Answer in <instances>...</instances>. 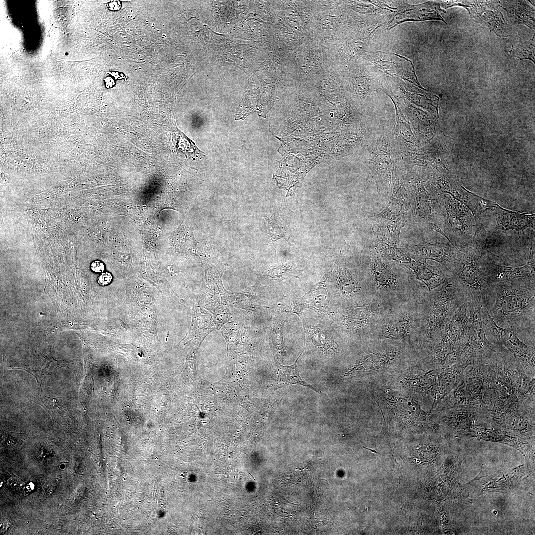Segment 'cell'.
<instances>
[{
    "label": "cell",
    "instance_id": "6da1fadb",
    "mask_svg": "<svg viewBox=\"0 0 535 535\" xmlns=\"http://www.w3.org/2000/svg\"><path fill=\"white\" fill-rule=\"evenodd\" d=\"M484 377V388L493 400L510 404L535 405V377L530 375L503 346L495 344L477 359Z\"/></svg>",
    "mask_w": 535,
    "mask_h": 535
},
{
    "label": "cell",
    "instance_id": "7a4b0ae2",
    "mask_svg": "<svg viewBox=\"0 0 535 535\" xmlns=\"http://www.w3.org/2000/svg\"><path fill=\"white\" fill-rule=\"evenodd\" d=\"M535 280H521L489 285L482 306L499 326L516 332L535 325Z\"/></svg>",
    "mask_w": 535,
    "mask_h": 535
},
{
    "label": "cell",
    "instance_id": "3957f363",
    "mask_svg": "<svg viewBox=\"0 0 535 535\" xmlns=\"http://www.w3.org/2000/svg\"><path fill=\"white\" fill-rule=\"evenodd\" d=\"M482 246L475 240L458 249L460 256L452 274V281L467 303L482 306L489 287L483 265Z\"/></svg>",
    "mask_w": 535,
    "mask_h": 535
},
{
    "label": "cell",
    "instance_id": "277c9868",
    "mask_svg": "<svg viewBox=\"0 0 535 535\" xmlns=\"http://www.w3.org/2000/svg\"><path fill=\"white\" fill-rule=\"evenodd\" d=\"M429 301L424 319L423 338L424 343L430 348L439 341L455 310L466 301L452 279L438 288Z\"/></svg>",
    "mask_w": 535,
    "mask_h": 535
},
{
    "label": "cell",
    "instance_id": "5b68a950",
    "mask_svg": "<svg viewBox=\"0 0 535 535\" xmlns=\"http://www.w3.org/2000/svg\"><path fill=\"white\" fill-rule=\"evenodd\" d=\"M481 315L485 332L493 337L495 344L505 346L523 369L529 374L535 376L534 346H528L524 343L513 330L498 325L487 310L482 306Z\"/></svg>",
    "mask_w": 535,
    "mask_h": 535
},
{
    "label": "cell",
    "instance_id": "8992f818",
    "mask_svg": "<svg viewBox=\"0 0 535 535\" xmlns=\"http://www.w3.org/2000/svg\"><path fill=\"white\" fill-rule=\"evenodd\" d=\"M483 384L482 372L475 362L471 369L464 374L460 384L442 399V403L432 413L459 406L482 404Z\"/></svg>",
    "mask_w": 535,
    "mask_h": 535
},
{
    "label": "cell",
    "instance_id": "52a82bcc",
    "mask_svg": "<svg viewBox=\"0 0 535 535\" xmlns=\"http://www.w3.org/2000/svg\"><path fill=\"white\" fill-rule=\"evenodd\" d=\"M447 223L458 248L471 243L479 233L474 217L468 208L455 199L445 201Z\"/></svg>",
    "mask_w": 535,
    "mask_h": 535
},
{
    "label": "cell",
    "instance_id": "ba28073f",
    "mask_svg": "<svg viewBox=\"0 0 535 535\" xmlns=\"http://www.w3.org/2000/svg\"><path fill=\"white\" fill-rule=\"evenodd\" d=\"M482 406L488 420L494 424L522 434L534 433L535 408Z\"/></svg>",
    "mask_w": 535,
    "mask_h": 535
},
{
    "label": "cell",
    "instance_id": "9c48e42d",
    "mask_svg": "<svg viewBox=\"0 0 535 535\" xmlns=\"http://www.w3.org/2000/svg\"><path fill=\"white\" fill-rule=\"evenodd\" d=\"M203 345L205 380L213 382L219 380L224 376L226 370V343L220 332L213 331L205 338Z\"/></svg>",
    "mask_w": 535,
    "mask_h": 535
},
{
    "label": "cell",
    "instance_id": "30bf717a",
    "mask_svg": "<svg viewBox=\"0 0 535 535\" xmlns=\"http://www.w3.org/2000/svg\"><path fill=\"white\" fill-rule=\"evenodd\" d=\"M483 265L489 285L521 280H535V258L523 266H509L498 264L484 252Z\"/></svg>",
    "mask_w": 535,
    "mask_h": 535
},
{
    "label": "cell",
    "instance_id": "8fae6325",
    "mask_svg": "<svg viewBox=\"0 0 535 535\" xmlns=\"http://www.w3.org/2000/svg\"><path fill=\"white\" fill-rule=\"evenodd\" d=\"M467 304L468 323L467 335L469 342L474 349L477 360L491 351L495 344L491 343L486 336L481 319L482 305L478 303Z\"/></svg>",
    "mask_w": 535,
    "mask_h": 535
},
{
    "label": "cell",
    "instance_id": "7c38bea8",
    "mask_svg": "<svg viewBox=\"0 0 535 535\" xmlns=\"http://www.w3.org/2000/svg\"><path fill=\"white\" fill-rule=\"evenodd\" d=\"M418 255L438 262L452 274L459 260L460 251L450 241L425 242L420 246Z\"/></svg>",
    "mask_w": 535,
    "mask_h": 535
},
{
    "label": "cell",
    "instance_id": "4fadbf2b",
    "mask_svg": "<svg viewBox=\"0 0 535 535\" xmlns=\"http://www.w3.org/2000/svg\"><path fill=\"white\" fill-rule=\"evenodd\" d=\"M491 212L496 220L495 232L505 233L509 230L520 231L527 228L535 229L534 214H524L511 211L503 208L497 203Z\"/></svg>",
    "mask_w": 535,
    "mask_h": 535
},
{
    "label": "cell",
    "instance_id": "5bb4252c",
    "mask_svg": "<svg viewBox=\"0 0 535 535\" xmlns=\"http://www.w3.org/2000/svg\"><path fill=\"white\" fill-rule=\"evenodd\" d=\"M467 367L466 365L459 363L441 369L440 374L434 376L431 391L434 399V404L440 402L460 384Z\"/></svg>",
    "mask_w": 535,
    "mask_h": 535
},
{
    "label": "cell",
    "instance_id": "9a60e30c",
    "mask_svg": "<svg viewBox=\"0 0 535 535\" xmlns=\"http://www.w3.org/2000/svg\"><path fill=\"white\" fill-rule=\"evenodd\" d=\"M409 266L417 278L423 282L430 291L437 289L452 278V274L443 266H431L422 262H415Z\"/></svg>",
    "mask_w": 535,
    "mask_h": 535
},
{
    "label": "cell",
    "instance_id": "2e32d148",
    "mask_svg": "<svg viewBox=\"0 0 535 535\" xmlns=\"http://www.w3.org/2000/svg\"><path fill=\"white\" fill-rule=\"evenodd\" d=\"M468 304L466 302H464L455 310L450 320L445 325L443 331V333L458 348L468 342Z\"/></svg>",
    "mask_w": 535,
    "mask_h": 535
},
{
    "label": "cell",
    "instance_id": "e0dca14e",
    "mask_svg": "<svg viewBox=\"0 0 535 535\" xmlns=\"http://www.w3.org/2000/svg\"><path fill=\"white\" fill-rule=\"evenodd\" d=\"M440 11L439 6L432 2H427L417 5L413 9L397 14L390 23L392 25L389 29L400 23L407 21L438 19L445 22L439 14Z\"/></svg>",
    "mask_w": 535,
    "mask_h": 535
},
{
    "label": "cell",
    "instance_id": "ac0fdd59",
    "mask_svg": "<svg viewBox=\"0 0 535 535\" xmlns=\"http://www.w3.org/2000/svg\"><path fill=\"white\" fill-rule=\"evenodd\" d=\"M400 354V351L397 348L373 353L361 360L351 372L381 368L396 360Z\"/></svg>",
    "mask_w": 535,
    "mask_h": 535
},
{
    "label": "cell",
    "instance_id": "d6986e66",
    "mask_svg": "<svg viewBox=\"0 0 535 535\" xmlns=\"http://www.w3.org/2000/svg\"><path fill=\"white\" fill-rule=\"evenodd\" d=\"M373 273L375 284L379 287L394 291L397 288V280L389 267L380 260H375Z\"/></svg>",
    "mask_w": 535,
    "mask_h": 535
},
{
    "label": "cell",
    "instance_id": "ffe728a7",
    "mask_svg": "<svg viewBox=\"0 0 535 535\" xmlns=\"http://www.w3.org/2000/svg\"><path fill=\"white\" fill-rule=\"evenodd\" d=\"M411 327V318L405 316L388 322L384 327L382 335L385 338L398 339L407 336Z\"/></svg>",
    "mask_w": 535,
    "mask_h": 535
},
{
    "label": "cell",
    "instance_id": "44dd1931",
    "mask_svg": "<svg viewBox=\"0 0 535 535\" xmlns=\"http://www.w3.org/2000/svg\"><path fill=\"white\" fill-rule=\"evenodd\" d=\"M296 364V361L290 366H281L279 373L281 380L287 384L302 385L318 392V390L309 385L300 377Z\"/></svg>",
    "mask_w": 535,
    "mask_h": 535
},
{
    "label": "cell",
    "instance_id": "7402d4cb",
    "mask_svg": "<svg viewBox=\"0 0 535 535\" xmlns=\"http://www.w3.org/2000/svg\"><path fill=\"white\" fill-rule=\"evenodd\" d=\"M374 306H365L355 309L349 316L350 322L355 326H362L369 322L375 312Z\"/></svg>",
    "mask_w": 535,
    "mask_h": 535
},
{
    "label": "cell",
    "instance_id": "603a6c76",
    "mask_svg": "<svg viewBox=\"0 0 535 535\" xmlns=\"http://www.w3.org/2000/svg\"><path fill=\"white\" fill-rule=\"evenodd\" d=\"M534 38H533L530 41L517 44L513 47L510 52L512 51L513 55L521 60L529 59L534 62Z\"/></svg>",
    "mask_w": 535,
    "mask_h": 535
},
{
    "label": "cell",
    "instance_id": "cb8c5ba5",
    "mask_svg": "<svg viewBox=\"0 0 535 535\" xmlns=\"http://www.w3.org/2000/svg\"><path fill=\"white\" fill-rule=\"evenodd\" d=\"M340 288L343 293L351 295L356 291L357 284L349 275L344 274L340 278Z\"/></svg>",
    "mask_w": 535,
    "mask_h": 535
},
{
    "label": "cell",
    "instance_id": "d4e9b609",
    "mask_svg": "<svg viewBox=\"0 0 535 535\" xmlns=\"http://www.w3.org/2000/svg\"><path fill=\"white\" fill-rule=\"evenodd\" d=\"M268 223L269 232L273 240H276L285 236V231L283 230L281 226H279L275 219L268 218Z\"/></svg>",
    "mask_w": 535,
    "mask_h": 535
},
{
    "label": "cell",
    "instance_id": "484cf974",
    "mask_svg": "<svg viewBox=\"0 0 535 535\" xmlns=\"http://www.w3.org/2000/svg\"><path fill=\"white\" fill-rule=\"evenodd\" d=\"M8 487L15 492H22L25 483L18 477H11L7 480Z\"/></svg>",
    "mask_w": 535,
    "mask_h": 535
},
{
    "label": "cell",
    "instance_id": "4316f807",
    "mask_svg": "<svg viewBox=\"0 0 535 535\" xmlns=\"http://www.w3.org/2000/svg\"><path fill=\"white\" fill-rule=\"evenodd\" d=\"M112 278V276L110 273L108 272H105L104 273H102L98 277L97 282L98 284L100 285H107L111 282Z\"/></svg>",
    "mask_w": 535,
    "mask_h": 535
},
{
    "label": "cell",
    "instance_id": "83f0119b",
    "mask_svg": "<svg viewBox=\"0 0 535 535\" xmlns=\"http://www.w3.org/2000/svg\"><path fill=\"white\" fill-rule=\"evenodd\" d=\"M36 490V485L34 482H29L25 483L22 492L25 496H29Z\"/></svg>",
    "mask_w": 535,
    "mask_h": 535
},
{
    "label": "cell",
    "instance_id": "f1b7e54d",
    "mask_svg": "<svg viewBox=\"0 0 535 535\" xmlns=\"http://www.w3.org/2000/svg\"><path fill=\"white\" fill-rule=\"evenodd\" d=\"M92 271L96 273H102L105 270V266L103 262L99 260L92 262L90 266Z\"/></svg>",
    "mask_w": 535,
    "mask_h": 535
},
{
    "label": "cell",
    "instance_id": "f546056e",
    "mask_svg": "<svg viewBox=\"0 0 535 535\" xmlns=\"http://www.w3.org/2000/svg\"><path fill=\"white\" fill-rule=\"evenodd\" d=\"M108 8L111 10H118L121 8L120 2L119 1H112L107 3Z\"/></svg>",
    "mask_w": 535,
    "mask_h": 535
},
{
    "label": "cell",
    "instance_id": "4dcf8cb0",
    "mask_svg": "<svg viewBox=\"0 0 535 535\" xmlns=\"http://www.w3.org/2000/svg\"><path fill=\"white\" fill-rule=\"evenodd\" d=\"M105 83L107 88H111L114 86L115 82L112 78L107 77L105 80Z\"/></svg>",
    "mask_w": 535,
    "mask_h": 535
},
{
    "label": "cell",
    "instance_id": "1f68e13d",
    "mask_svg": "<svg viewBox=\"0 0 535 535\" xmlns=\"http://www.w3.org/2000/svg\"><path fill=\"white\" fill-rule=\"evenodd\" d=\"M9 527V523L7 521H2L0 523V529L2 532L6 531Z\"/></svg>",
    "mask_w": 535,
    "mask_h": 535
},
{
    "label": "cell",
    "instance_id": "d6a6232c",
    "mask_svg": "<svg viewBox=\"0 0 535 535\" xmlns=\"http://www.w3.org/2000/svg\"><path fill=\"white\" fill-rule=\"evenodd\" d=\"M111 74L116 79H120L123 78V76H121V75H122L123 74H121L119 72H112Z\"/></svg>",
    "mask_w": 535,
    "mask_h": 535
},
{
    "label": "cell",
    "instance_id": "836d02e7",
    "mask_svg": "<svg viewBox=\"0 0 535 535\" xmlns=\"http://www.w3.org/2000/svg\"><path fill=\"white\" fill-rule=\"evenodd\" d=\"M67 462H62V463H60V464H59V469H60L61 470H64V469H65V468H66V467H67Z\"/></svg>",
    "mask_w": 535,
    "mask_h": 535
},
{
    "label": "cell",
    "instance_id": "e575fe53",
    "mask_svg": "<svg viewBox=\"0 0 535 535\" xmlns=\"http://www.w3.org/2000/svg\"><path fill=\"white\" fill-rule=\"evenodd\" d=\"M363 447L370 450L371 451H372V452H373L374 453H377V452L375 450L370 449H368V448L364 447Z\"/></svg>",
    "mask_w": 535,
    "mask_h": 535
},
{
    "label": "cell",
    "instance_id": "d590c367",
    "mask_svg": "<svg viewBox=\"0 0 535 535\" xmlns=\"http://www.w3.org/2000/svg\"><path fill=\"white\" fill-rule=\"evenodd\" d=\"M2 483H3V482H1V484H0V487H1L2 486Z\"/></svg>",
    "mask_w": 535,
    "mask_h": 535
}]
</instances>
